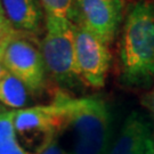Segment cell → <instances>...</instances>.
I'll list each match as a JSON object with an SVG mask.
<instances>
[{"label":"cell","mask_w":154,"mask_h":154,"mask_svg":"<svg viewBox=\"0 0 154 154\" xmlns=\"http://www.w3.org/2000/svg\"><path fill=\"white\" fill-rule=\"evenodd\" d=\"M2 63L6 70L21 80L30 93L39 95L46 87L47 69L40 41L31 34L18 33L4 50Z\"/></svg>","instance_id":"cell-5"},{"label":"cell","mask_w":154,"mask_h":154,"mask_svg":"<svg viewBox=\"0 0 154 154\" xmlns=\"http://www.w3.org/2000/svg\"><path fill=\"white\" fill-rule=\"evenodd\" d=\"M67 127L73 134L70 154H106L112 143L111 114L102 98L73 99Z\"/></svg>","instance_id":"cell-2"},{"label":"cell","mask_w":154,"mask_h":154,"mask_svg":"<svg viewBox=\"0 0 154 154\" xmlns=\"http://www.w3.org/2000/svg\"><path fill=\"white\" fill-rule=\"evenodd\" d=\"M46 15L70 20L72 0H40Z\"/></svg>","instance_id":"cell-12"},{"label":"cell","mask_w":154,"mask_h":154,"mask_svg":"<svg viewBox=\"0 0 154 154\" xmlns=\"http://www.w3.org/2000/svg\"><path fill=\"white\" fill-rule=\"evenodd\" d=\"M30 90L9 72L0 80V103L8 110H23L30 107Z\"/></svg>","instance_id":"cell-10"},{"label":"cell","mask_w":154,"mask_h":154,"mask_svg":"<svg viewBox=\"0 0 154 154\" xmlns=\"http://www.w3.org/2000/svg\"><path fill=\"white\" fill-rule=\"evenodd\" d=\"M2 11L17 32L35 35L41 29L42 11L37 0H0Z\"/></svg>","instance_id":"cell-9"},{"label":"cell","mask_w":154,"mask_h":154,"mask_svg":"<svg viewBox=\"0 0 154 154\" xmlns=\"http://www.w3.org/2000/svg\"><path fill=\"white\" fill-rule=\"evenodd\" d=\"M75 58L80 81L94 89L103 88L111 64L110 46L97 35L74 24Z\"/></svg>","instance_id":"cell-7"},{"label":"cell","mask_w":154,"mask_h":154,"mask_svg":"<svg viewBox=\"0 0 154 154\" xmlns=\"http://www.w3.org/2000/svg\"><path fill=\"white\" fill-rule=\"evenodd\" d=\"M38 154H70V153L62 147V145L60 144V140H58V137H56Z\"/></svg>","instance_id":"cell-14"},{"label":"cell","mask_w":154,"mask_h":154,"mask_svg":"<svg viewBox=\"0 0 154 154\" xmlns=\"http://www.w3.org/2000/svg\"><path fill=\"white\" fill-rule=\"evenodd\" d=\"M7 73H8V71L6 70L5 65H4V63H2V58L0 57V80L5 77Z\"/></svg>","instance_id":"cell-16"},{"label":"cell","mask_w":154,"mask_h":154,"mask_svg":"<svg viewBox=\"0 0 154 154\" xmlns=\"http://www.w3.org/2000/svg\"><path fill=\"white\" fill-rule=\"evenodd\" d=\"M0 11H2V7H1V2H0Z\"/></svg>","instance_id":"cell-18"},{"label":"cell","mask_w":154,"mask_h":154,"mask_svg":"<svg viewBox=\"0 0 154 154\" xmlns=\"http://www.w3.org/2000/svg\"><path fill=\"white\" fill-rule=\"evenodd\" d=\"M7 110H8V109H6L5 106L0 103V114H1V113H4V112H5V111H7Z\"/></svg>","instance_id":"cell-17"},{"label":"cell","mask_w":154,"mask_h":154,"mask_svg":"<svg viewBox=\"0 0 154 154\" xmlns=\"http://www.w3.org/2000/svg\"><path fill=\"white\" fill-rule=\"evenodd\" d=\"M20 32H17L13 28L11 22L7 20L4 11H0V57L2 58L4 50L7 45L11 42L13 39L16 37Z\"/></svg>","instance_id":"cell-13"},{"label":"cell","mask_w":154,"mask_h":154,"mask_svg":"<svg viewBox=\"0 0 154 154\" xmlns=\"http://www.w3.org/2000/svg\"><path fill=\"white\" fill-rule=\"evenodd\" d=\"M16 110L0 114V154H30L18 142L14 119Z\"/></svg>","instance_id":"cell-11"},{"label":"cell","mask_w":154,"mask_h":154,"mask_svg":"<svg viewBox=\"0 0 154 154\" xmlns=\"http://www.w3.org/2000/svg\"><path fill=\"white\" fill-rule=\"evenodd\" d=\"M154 137L149 120L138 112L127 116L106 154H152Z\"/></svg>","instance_id":"cell-8"},{"label":"cell","mask_w":154,"mask_h":154,"mask_svg":"<svg viewBox=\"0 0 154 154\" xmlns=\"http://www.w3.org/2000/svg\"><path fill=\"white\" fill-rule=\"evenodd\" d=\"M125 0H72L70 21L110 46L123 23Z\"/></svg>","instance_id":"cell-6"},{"label":"cell","mask_w":154,"mask_h":154,"mask_svg":"<svg viewBox=\"0 0 154 154\" xmlns=\"http://www.w3.org/2000/svg\"><path fill=\"white\" fill-rule=\"evenodd\" d=\"M46 32L40 50L49 75L57 83L72 87L81 82L75 58L74 24L67 18L46 15Z\"/></svg>","instance_id":"cell-4"},{"label":"cell","mask_w":154,"mask_h":154,"mask_svg":"<svg viewBox=\"0 0 154 154\" xmlns=\"http://www.w3.org/2000/svg\"><path fill=\"white\" fill-rule=\"evenodd\" d=\"M152 154H154V149H153V152H152Z\"/></svg>","instance_id":"cell-19"},{"label":"cell","mask_w":154,"mask_h":154,"mask_svg":"<svg viewBox=\"0 0 154 154\" xmlns=\"http://www.w3.org/2000/svg\"><path fill=\"white\" fill-rule=\"evenodd\" d=\"M120 79L129 87L154 82V0L127 6L119 46Z\"/></svg>","instance_id":"cell-1"},{"label":"cell","mask_w":154,"mask_h":154,"mask_svg":"<svg viewBox=\"0 0 154 154\" xmlns=\"http://www.w3.org/2000/svg\"><path fill=\"white\" fill-rule=\"evenodd\" d=\"M72 98L61 96L48 105L16 110L14 126L20 144L30 154H38L67 127Z\"/></svg>","instance_id":"cell-3"},{"label":"cell","mask_w":154,"mask_h":154,"mask_svg":"<svg viewBox=\"0 0 154 154\" xmlns=\"http://www.w3.org/2000/svg\"><path fill=\"white\" fill-rule=\"evenodd\" d=\"M142 105H143L146 110H149V112L152 114V116H153L154 119V82L151 90H149L142 97Z\"/></svg>","instance_id":"cell-15"}]
</instances>
